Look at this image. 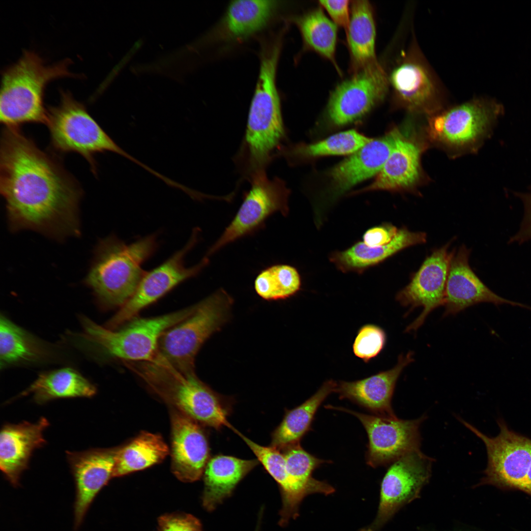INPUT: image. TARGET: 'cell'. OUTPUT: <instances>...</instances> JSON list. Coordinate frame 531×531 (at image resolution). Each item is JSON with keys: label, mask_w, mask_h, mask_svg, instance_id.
Instances as JSON below:
<instances>
[{"label": "cell", "mask_w": 531, "mask_h": 531, "mask_svg": "<svg viewBox=\"0 0 531 531\" xmlns=\"http://www.w3.org/2000/svg\"><path fill=\"white\" fill-rule=\"evenodd\" d=\"M0 192L12 232L30 230L58 240L80 236L81 186L20 127L1 131Z\"/></svg>", "instance_id": "6da1fadb"}, {"label": "cell", "mask_w": 531, "mask_h": 531, "mask_svg": "<svg viewBox=\"0 0 531 531\" xmlns=\"http://www.w3.org/2000/svg\"><path fill=\"white\" fill-rule=\"evenodd\" d=\"M151 234L127 244L114 235L100 240L84 283L105 307H121L131 297L146 273L142 265L156 251Z\"/></svg>", "instance_id": "7a4b0ae2"}, {"label": "cell", "mask_w": 531, "mask_h": 531, "mask_svg": "<svg viewBox=\"0 0 531 531\" xmlns=\"http://www.w3.org/2000/svg\"><path fill=\"white\" fill-rule=\"evenodd\" d=\"M70 59L47 64L35 52L25 50L16 63L1 74L0 121L4 127H19L28 123L47 121L44 104L46 87L51 81L63 77H77L71 72Z\"/></svg>", "instance_id": "3957f363"}, {"label": "cell", "mask_w": 531, "mask_h": 531, "mask_svg": "<svg viewBox=\"0 0 531 531\" xmlns=\"http://www.w3.org/2000/svg\"><path fill=\"white\" fill-rule=\"evenodd\" d=\"M280 33L262 43L260 69L248 113L245 142L253 173L264 170L284 136L276 73L282 45Z\"/></svg>", "instance_id": "277c9868"}, {"label": "cell", "mask_w": 531, "mask_h": 531, "mask_svg": "<svg viewBox=\"0 0 531 531\" xmlns=\"http://www.w3.org/2000/svg\"><path fill=\"white\" fill-rule=\"evenodd\" d=\"M504 111L495 99L474 98L429 116L426 136L452 155L476 152Z\"/></svg>", "instance_id": "5b68a950"}, {"label": "cell", "mask_w": 531, "mask_h": 531, "mask_svg": "<svg viewBox=\"0 0 531 531\" xmlns=\"http://www.w3.org/2000/svg\"><path fill=\"white\" fill-rule=\"evenodd\" d=\"M46 124L54 148L61 153L81 154L95 175L97 168L94 155L97 153L110 151L136 164L138 162L115 143L69 91L60 90L59 104L48 107Z\"/></svg>", "instance_id": "8992f818"}, {"label": "cell", "mask_w": 531, "mask_h": 531, "mask_svg": "<svg viewBox=\"0 0 531 531\" xmlns=\"http://www.w3.org/2000/svg\"><path fill=\"white\" fill-rule=\"evenodd\" d=\"M233 304V299L223 289L195 304L189 316L162 334L158 354L182 372H195L198 351L228 321Z\"/></svg>", "instance_id": "52a82bcc"}, {"label": "cell", "mask_w": 531, "mask_h": 531, "mask_svg": "<svg viewBox=\"0 0 531 531\" xmlns=\"http://www.w3.org/2000/svg\"><path fill=\"white\" fill-rule=\"evenodd\" d=\"M195 304L180 310L149 318H135L119 329H110L83 317L86 339L107 355L123 361H147L158 354L159 340L168 329L189 316Z\"/></svg>", "instance_id": "ba28073f"}, {"label": "cell", "mask_w": 531, "mask_h": 531, "mask_svg": "<svg viewBox=\"0 0 531 531\" xmlns=\"http://www.w3.org/2000/svg\"><path fill=\"white\" fill-rule=\"evenodd\" d=\"M289 191L278 177L269 179L265 170L252 174L251 187L245 195L235 217L206 255L209 257L227 245L251 235L264 227L267 219L289 213Z\"/></svg>", "instance_id": "9c48e42d"}, {"label": "cell", "mask_w": 531, "mask_h": 531, "mask_svg": "<svg viewBox=\"0 0 531 531\" xmlns=\"http://www.w3.org/2000/svg\"><path fill=\"white\" fill-rule=\"evenodd\" d=\"M457 418L486 447L487 465L477 486L490 484L523 491L531 463V439L510 430L502 421L498 422L499 434L490 437L460 417Z\"/></svg>", "instance_id": "30bf717a"}, {"label": "cell", "mask_w": 531, "mask_h": 531, "mask_svg": "<svg viewBox=\"0 0 531 531\" xmlns=\"http://www.w3.org/2000/svg\"><path fill=\"white\" fill-rule=\"evenodd\" d=\"M198 234L199 229H194L181 249L160 266L145 273L133 295L108 321L106 327L118 329L178 284L196 276L207 266L209 258L206 256L193 266L188 267L185 265V257L197 243Z\"/></svg>", "instance_id": "8fae6325"}, {"label": "cell", "mask_w": 531, "mask_h": 531, "mask_svg": "<svg viewBox=\"0 0 531 531\" xmlns=\"http://www.w3.org/2000/svg\"><path fill=\"white\" fill-rule=\"evenodd\" d=\"M433 461L420 449L391 463L381 482L376 517L372 524L359 531H378L402 507L419 498L430 478Z\"/></svg>", "instance_id": "7c38bea8"}, {"label": "cell", "mask_w": 531, "mask_h": 531, "mask_svg": "<svg viewBox=\"0 0 531 531\" xmlns=\"http://www.w3.org/2000/svg\"><path fill=\"white\" fill-rule=\"evenodd\" d=\"M326 408L351 413L360 420L369 439L366 462L373 468L391 464L406 453L420 450V427L427 418L425 414L404 420L396 416L369 415L330 405Z\"/></svg>", "instance_id": "4fadbf2b"}, {"label": "cell", "mask_w": 531, "mask_h": 531, "mask_svg": "<svg viewBox=\"0 0 531 531\" xmlns=\"http://www.w3.org/2000/svg\"><path fill=\"white\" fill-rule=\"evenodd\" d=\"M389 82L397 100L409 113L429 117L442 110L439 87L414 44L403 53Z\"/></svg>", "instance_id": "5bb4252c"}, {"label": "cell", "mask_w": 531, "mask_h": 531, "mask_svg": "<svg viewBox=\"0 0 531 531\" xmlns=\"http://www.w3.org/2000/svg\"><path fill=\"white\" fill-rule=\"evenodd\" d=\"M388 87L386 73L378 62L354 73L332 92L328 118L338 126L357 119L384 99Z\"/></svg>", "instance_id": "9a60e30c"}, {"label": "cell", "mask_w": 531, "mask_h": 531, "mask_svg": "<svg viewBox=\"0 0 531 531\" xmlns=\"http://www.w3.org/2000/svg\"><path fill=\"white\" fill-rule=\"evenodd\" d=\"M450 242L435 249L427 257L409 284L400 291L396 299L409 312L418 307L423 310L418 317L405 329L416 331L427 316L443 305L450 260L454 251H450Z\"/></svg>", "instance_id": "2e32d148"}, {"label": "cell", "mask_w": 531, "mask_h": 531, "mask_svg": "<svg viewBox=\"0 0 531 531\" xmlns=\"http://www.w3.org/2000/svg\"><path fill=\"white\" fill-rule=\"evenodd\" d=\"M118 447L67 451L66 457L75 481L74 528L77 531L93 501L113 477Z\"/></svg>", "instance_id": "e0dca14e"}, {"label": "cell", "mask_w": 531, "mask_h": 531, "mask_svg": "<svg viewBox=\"0 0 531 531\" xmlns=\"http://www.w3.org/2000/svg\"><path fill=\"white\" fill-rule=\"evenodd\" d=\"M171 469L179 480L191 482L203 475L210 457L208 436L203 425L171 408Z\"/></svg>", "instance_id": "ac0fdd59"}, {"label": "cell", "mask_w": 531, "mask_h": 531, "mask_svg": "<svg viewBox=\"0 0 531 531\" xmlns=\"http://www.w3.org/2000/svg\"><path fill=\"white\" fill-rule=\"evenodd\" d=\"M394 146L375 180L360 192L410 191L422 178L420 160L426 145L415 134L394 128Z\"/></svg>", "instance_id": "d6986e66"}, {"label": "cell", "mask_w": 531, "mask_h": 531, "mask_svg": "<svg viewBox=\"0 0 531 531\" xmlns=\"http://www.w3.org/2000/svg\"><path fill=\"white\" fill-rule=\"evenodd\" d=\"M234 402L233 398L215 391L195 374L174 391L170 405L203 426L217 431L228 427L234 432L228 420Z\"/></svg>", "instance_id": "ffe728a7"}, {"label": "cell", "mask_w": 531, "mask_h": 531, "mask_svg": "<svg viewBox=\"0 0 531 531\" xmlns=\"http://www.w3.org/2000/svg\"><path fill=\"white\" fill-rule=\"evenodd\" d=\"M470 254V250L464 245L453 252L445 289L444 316L455 315L481 302L506 303L529 308L498 295L487 287L471 268Z\"/></svg>", "instance_id": "44dd1931"}, {"label": "cell", "mask_w": 531, "mask_h": 531, "mask_svg": "<svg viewBox=\"0 0 531 531\" xmlns=\"http://www.w3.org/2000/svg\"><path fill=\"white\" fill-rule=\"evenodd\" d=\"M41 417L35 423L23 421L4 424L0 434V469L5 478L14 487L19 485L23 472L28 468L32 453L46 443L43 431L49 426Z\"/></svg>", "instance_id": "7402d4cb"}, {"label": "cell", "mask_w": 531, "mask_h": 531, "mask_svg": "<svg viewBox=\"0 0 531 531\" xmlns=\"http://www.w3.org/2000/svg\"><path fill=\"white\" fill-rule=\"evenodd\" d=\"M413 360V352L406 355L401 354L392 368L361 380L339 382L335 392L339 394L340 399H349L375 415L395 416L391 402L395 385L403 369Z\"/></svg>", "instance_id": "603a6c76"}, {"label": "cell", "mask_w": 531, "mask_h": 531, "mask_svg": "<svg viewBox=\"0 0 531 531\" xmlns=\"http://www.w3.org/2000/svg\"><path fill=\"white\" fill-rule=\"evenodd\" d=\"M394 146L391 131L372 139L361 148L333 167L329 172L330 198L335 199L356 184L377 175Z\"/></svg>", "instance_id": "cb8c5ba5"}, {"label": "cell", "mask_w": 531, "mask_h": 531, "mask_svg": "<svg viewBox=\"0 0 531 531\" xmlns=\"http://www.w3.org/2000/svg\"><path fill=\"white\" fill-rule=\"evenodd\" d=\"M427 235L422 232H412L404 227L398 229L389 243L379 247H369L358 242L343 251H334L330 261L343 272L362 273L408 247L424 243Z\"/></svg>", "instance_id": "d4e9b609"}, {"label": "cell", "mask_w": 531, "mask_h": 531, "mask_svg": "<svg viewBox=\"0 0 531 531\" xmlns=\"http://www.w3.org/2000/svg\"><path fill=\"white\" fill-rule=\"evenodd\" d=\"M259 463L257 459L246 460L222 454L211 457L203 475L205 508L213 510Z\"/></svg>", "instance_id": "484cf974"}, {"label": "cell", "mask_w": 531, "mask_h": 531, "mask_svg": "<svg viewBox=\"0 0 531 531\" xmlns=\"http://www.w3.org/2000/svg\"><path fill=\"white\" fill-rule=\"evenodd\" d=\"M279 1H232L216 27V38L224 41L244 39L265 27L279 7Z\"/></svg>", "instance_id": "4316f807"}, {"label": "cell", "mask_w": 531, "mask_h": 531, "mask_svg": "<svg viewBox=\"0 0 531 531\" xmlns=\"http://www.w3.org/2000/svg\"><path fill=\"white\" fill-rule=\"evenodd\" d=\"M96 393L95 385L81 374L64 368L39 374L14 399L32 394L35 403L43 405L57 399L91 397Z\"/></svg>", "instance_id": "83f0119b"}, {"label": "cell", "mask_w": 531, "mask_h": 531, "mask_svg": "<svg viewBox=\"0 0 531 531\" xmlns=\"http://www.w3.org/2000/svg\"><path fill=\"white\" fill-rule=\"evenodd\" d=\"M236 434L242 439L265 470L279 485L283 500L280 524L284 525L291 518H295L298 515L299 505L307 496L290 478L282 452L270 445L259 444L238 431Z\"/></svg>", "instance_id": "f1b7e54d"}, {"label": "cell", "mask_w": 531, "mask_h": 531, "mask_svg": "<svg viewBox=\"0 0 531 531\" xmlns=\"http://www.w3.org/2000/svg\"><path fill=\"white\" fill-rule=\"evenodd\" d=\"M336 386V382L328 380L302 404L291 410L286 409L282 421L271 433L269 445L281 451L299 443L310 430L318 408L330 394L335 392Z\"/></svg>", "instance_id": "f546056e"}, {"label": "cell", "mask_w": 531, "mask_h": 531, "mask_svg": "<svg viewBox=\"0 0 531 531\" xmlns=\"http://www.w3.org/2000/svg\"><path fill=\"white\" fill-rule=\"evenodd\" d=\"M371 4L352 1L346 34L354 73L378 63L375 54L376 27Z\"/></svg>", "instance_id": "4dcf8cb0"}, {"label": "cell", "mask_w": 531, "mask_h": 531, "mask_svg": "<svg viewBox=\"0 0 531 531\" xmlns=\"http://www.w3.org/2000/svg\"><path fill=\"white\" fill-rule=\"evenodd\" d=\"M51 349L5 316L0 319V367L40 362L51 358Z\"/></svg>", "instance_id": "1f68e13d"}, {"label": "cell", "mask_w": 531, "mask_h": 531, "mask_svg": "<svg viewBox=\"0 0 531 531\" xmlns=\"http://www.w3.org/2000/svg\"><path fill=\"white\" fill-rule=\"evenodd\" d=\"M170 452L159 434L141 433L125 445L118 448L114 477L122 476L160 463Z\"/></svg>", "instance_id": "d6a6232c"}, {"label": "cell", "mask_w": 531, "mask_h": 531, "mask_svg": "<svg viewBox=\"0 0 531 531\" xmlns=\"http://www.w3.org/2000/svg\"><path fill=\"white\" fill-rule=\"evenodd\" d=\"M295 23L306 47L330 60L337 68L335 58L337 26L323 10L319 8L308 12L296 18Z\"/></svg>", "instance_id": "836d02e7"}, {"label": "cell", "mask_w": 531, "mask_h": 531, "mask_svg": "<svg viewBox=\"0 0 531 531\" xmlns=\"http://www.w3.org/2000/svg\"><path fill=\"white\" fill-rule=\"evenodd\" d=\"M281 451L283 454L287 472L293 482L307 496L320 493L332 494L335 489L325 481L312 477L314 470L331 461L319 459L305 451L300 443L290 445Z\"/></svg>", "instance_id": "e575fe53"}, {"label": "cell", "mask_w": 531, "mask_h": 531, "mask_svg": "<svg viewBox=\"0 0 531 531\" xmlns=\"http://www.w3.org/2000/svg\"><path fill=\"white\" fill-rule=\"evenodd\" d=\"M300 274L295 267L276 264L260 272L254 281L256 293L266 300L285 299L295 295L300 289Z\"/></svg>", "instance_id": "d590c367"}, {"label": "cell", "mask_w": 531, "mask_h": 531, "mask_svg": "<svg viewBox=\"0 0 531 531\" xmlns=\"http://www.w3.org/2000/svg\"><path fill=\"white\" fill-rule=\"evenodd\" d=\"M372 140L354 130H350L314 144L298 146L294 153L304 157L351 155Z\"/></svg>", "instance_id": "8d00e7d4"}, {"label": "cell", "mask_w": 531, "mask_h": 531, "mask_svg": "<svg viewBox=\"0 0 531 531\" xmlns=\"http://www.w3.org/2000/svg\"><path fill=\"white\" fill-rule=\"evenodd\" d=\"M386 342V334L384 329L375 324H365L357 332L353 352L357 357L368 363L381 353Z\"/></svg>", "instance_id": "74e56055"}, {"label": "cell", "mask_w": 531, "mask_h": 531, "mask_svg": "<svg viewBox=\"0 0 531 531\" xmlns=\"http://www.w3.org/2000/svg\"><path fill=\"white\" fill-rule=\"evenodd\" d=\"M158 531H202L200 521L193 515L175 513L161 516Z\"/></svg>", "instance_id": "f35d334b"}, {"label": "cell", "mask_w": 531, "mask_h": 531, "mask_svg": "<svg viewBox=\"0 0 531 531\" xmlns=\"http://www.w3.org/2000/svg\"><path fill=\"white\" fill-rule=\"evenodd\" d=\"M320 4L330 16L333 22L348 32L351 17V4L347 0H320Z\"/></svg>", "instance_id": "ab89813d"}, {"label": "cell", "mask_w": 531, "mask_h": 531, "mask_svg": "<svg viewBox=\"0 0 531 531\" xmlns=\"http://www.w3.org/2000/svg\"><path fill=\"white\" fill-rule=\"evenodd\" d=\"M398 231L391 224H383L367 230L363 236V242L369 247L383 246L391 241Z\"/></svg>", "instance_id": "60d3db41"}, {"label": "cell", "mask_w": 531, "mask_h": 531, "mask_svg": "<svg viewBox=\"0 0 531 531\" xmlns=\"http://www.w3.org/2000/svg\"><path fill=\"white\" fill-rule=\"evenodd\" d=\"M517 196L523 202L524 213L519 231L510 238L509 243L521 244L531 240V191L517 193Z\"/></svg>", "instance_id": "b9f144b4"}, {"label": "cell", "mask_w": 531, "mask_h": 531, "mask_svg": "<svg viewBox=\"0 0 531 531\" xmlns=\"http://www.w3.org/2000/svg\"><path fill=\"white\" fill-rule=\"evenodd\" d=\"M524 492H526L531 496V463L530 464L525 482Z\"/></svg>", "instance_id": "7bdbcfd3"}, {"label": "cell", "mask_w": 531, "mask_h": 531, "mask_svg": "<svg viewBox=\"0 0 531 531\" xmlns=\"http://www.w3.org/2000/svg\"><path fill=\"white\" fill-rule=\"evenodd\" d=\"M259 527H257V529H256V531H259Z\"/></svg>", "instance_id": "ee69618b"}]
</instances>
